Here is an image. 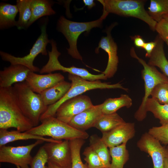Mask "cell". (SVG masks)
I'll return each instance as SVG.
<instances>
[{
	"label": "cell",
	"mask_w": 168,
	"mask_h": 168,
	"mask_svg": "<svg viewBox=\"0 0 168 168\" xmlns=\"http://www.w3.org/2000/svg\"><path fill=\"white\" fill-rule=\"evenodd\" d=\"M33 127L19 106L13 86L0 87V129L13 128L25 132Z\"/></svg>",
	"instance_id": "cell-1"
},
{
	"label": "cell",
	"mask_w": 168,
	"mask_h": 168,
	"mask_svg": "<svg viewBox=\"0 0 168 168\" xmlns=\"http://www.w3.org/2000/svg\"><path fill=\"white\" fill-rule=\"evenodd\" d=\"M68 79L71 81V87L64 96L55 103L48 106L46 111L42 115L40 121L49 117L55 116L56 111L62 103L71 98L81 95L89 90L95 89H120L126 91L128 89L124 87L122 84L118 83L110 84L102 82L100 80L91 81L72 74H69Z\"/></svg>",
	"instance_id": "cell-2"
},
{
	"label": "cell",
	"mask_w": 168,
	"mask_h": 168,
	"mask_svg": "<svg viewBox=\"0 0 168 168\" xmlns=\"http://www.w3.org/2000/svg\"><path fill=\"white\" fill-rule=\"evenodd\" d=\"M108 13L103 11L102 15L97 20L86 22L73 21L60 16L58 21L57 28L67 40L69 47L67 49L68 53L73 58L82 60V58L77 47V40L80 35L84 32H90L95 27H101L103 21Z\"/></svg>",
	"instance_id": "cell-3"
},
{
	"label": "cell",
	"mask_w": 168,
	"mask_h": 168,
	"mask_svg": "<svg viewBox=\"0 0 168 168\" xmlns=\"http://www.w3.org/2000/svg\"><path fill=\"white\" fill-rule=\"evenodd\" d=\"M13 86L23 114L33 127L37 126L48 106L44 104L40 95L32 91L26 81L15 83Z\"/></svg>",
	"instance_id": "cell-4"
},
{
	"label": "cell",
	"mask_w": 168,
	"mask_h": 168,
	"mask_svg": "<svg viewBox=\"0 0 168 168\" xmlns=\"http://www.w3.org/2000/svg\"><path fill=\"white\" fill-rule=\"evenodd\" d=\"M41 124L26 131L34 135L50 137L57 140L69 141L77 138L86 139L89 135L85 131L78 130L62 122L55 116L46 119Z\"/></svg>",
	"instance_id": "cell-5"
},
{
	"label": "cell",
	"mask_w": 168,
	"mask_h": 168,
	"mask_svg": "<svg viewBox=\"0 0 168 168\" xmlns=\"http://www.w3.org/2000/svg\"><path fill=\"white\" fill-rule=\"evenodd\" d=\"M103 11L126 17H132L147 23L153 31H155L157 22L152 19L146 10V1L142 0H99Z\"/></svg>",
	"instance_id": "cell-6"
},
{
	"label": "cell",
	"mask_w": 168,
	"mask_h": 168,
	"mask_svg": "<svg viewBox=\"0 0 168 168\" xmlns=\"http://www.w3.org/2000/svg\"><path fill=\"white\" fill-rule=\"evenodd\" d=\"M131 56L136 59L142 65L141 77L144 81V95L142 103L134 114L135 118L138 121L145 119L147 112L145 110L146 102L154 87L157 84L168 82V77L159 72L155 67L150 66L137 55L134 48L132 47L130 50Z\"/></svg>",
	"instance_id": "cell-7"
},
{
	"label": "cell",
	"mask_w": 168,
	"mask_h": 168,
	"mask_svg": "<svg viewBox=\"0 0 168 168\" xmlns=\"http://www.w3.org/2000/svg\"><path fill=\"white\" fill-rule=\"evenodd\" d=\"M46 27L47 22H46L41 26V34L30 49L29 54L23 57H16L1 51L0 55L2 59L9 62L11 64H20L24 66L32 72H39L40 69L33 65V62L38 54H41L43 55H47L48 54L46 46L49 43H50V40L48 38Z\"/></svg>",
	"instance_id": "cell-8"
},
{
	"label": "cell",
	"mask_w": 168,
	"mask_h": 168,
	"mask_svg": "<svg viewBox=\"0 0 168 168\" xmlns=\"http://www.w3.org/2000/svg\"><path fill=\"white\" fill-rule=\"evenodd\" d=\"M50 44L52 49L51 51H48L49 60L47 63L40 69L39 72L40 74L49 73L56 71H61L63 72H67L69 74L78 76L91 81L107 79L103 73L93 74L85 68L74 66L67 67L62 65L58 60V58L61 54L57 49L55 41L53 40H51Z\"/></svg>",
	"instance_id": "cell-9"
},
{
	"label": "cell",
	"mask_w": 168,
	"mask_h": 168,
	"mask_svg": "<svg viewBox=\"0 0 168 168\" xmlns=\"http://www.w3.org/2000/svg\"><path fill=\"white\" fill-rule=\"evenodd\" d=\"M44 141L37 140L35 142L26 146H2L0 147V162L8 163L21 168H30L33 157L30 153L35 147Z\"/></svg>",
	"instance_id": "cell-10"
},
{
	"label": "cell",
	"mask_w": 168,
	"mask_h": 168,
	"mask_svg": "<svg viewBox=\"0 0 168 168\" xmlns=\"http://www.w3.org/2000/svg\"><path fill=\"white\" fill-rule=\"evenodd\" d=\"M137 145L141 151L151 157L154 168H164L165 159L168 158V147L162 146L148 132L142 135Z\"/></svg>",
	"instance_id": "cell-11"
},
{
	"label": "cell",
	"mask_w": 168,
	"mask_h": 168,
	"mask_svg": "<svg viewBox=\"0 0 168 168\" xmlns=\"http://www.w3.org/2000/svg\"><path fill=\"white\" fill-rule=\"evenodd\" d=\"M93 105L88 96L80 95L62 103L57 109L55 117L68 124L74 117Z\"/></svg>",
	"instance_id": "cell-12"
},
{
	"label": "cell",
	"mask_w": 168,
	"mask_h": 168,
	"mask_svg": "<svg viewBox=\"0 0 168 168\" xmlns=\"http://www.w3.org/2000/svg\"><path fill=\"white\" fill-rule=\"evenodd\" d=\"M117 24L116 22L114 23L106 29L105 30L106 36L101 38L98 46L95 50L96 53H98L99 49L101 48L108 54V59L107 65L103 72L107 79L113 77L115 75L118 69L119 62L117 55V45L114 40L111 33L112 29Z\"/></svg>",
	"instance_id": "cell-13"
},
{
	"label": "cell",
	"mask_w": 168,
	"mask_h": 168,
	"mask_svg": "<svg viewBox=\"0 0 168 168\" xmlns=\"http://www.w3.org/2000/svg\"><path fill=\"white\" fill-rule=\"evenodd\" d=\"M46 152L48 161L61 167L71 165L72 155L70 141L48 142L43 146Z\"/></svg>",
	"instance_id": "cell-14"
},
{
	"label": "cell",
	"mask_w": 168,
	"mask_h": 168,
	"mask_svg": "<svg viewBox=\"0 0 168 168\" xmlns=\"http://www.w3.org/2000/svg\"><path fill=\"white\" fill-rule=\"evenodd\" d=\"M101 138L109 147L127 143L132 139L135 133L133 123H125L108 132L103 133Z\"/></svg>",
	"instance_id": "cell-15"
},
{
	"label": "cell",
	"mask_w": 168,
	"mask_h": 168,
	"mask_svg": "<svg viewBox=\"0 0 168 168\" xmlns=\"http://www.w3.org/2000/svg\"><path fill=\"white\" fill-rule=\"evenodd\" d=\"M64 80V76L60 73L39 74L31 71L25 81L32 91L40 94Z\"/></svg>",
	"instance_id": "cell-16"
},
{
	"label": "cell",
	"mask_w": 168,
	"mask_h": 168,
	"mask_svg": "<svg viewBox=\"0 0 168 168\" xmlns=\"http://www.w3.org/2000/svg\"><path fill=\"white\" fill-rule=\"evenodd\" d=\"M101 106V104L93 105L74 117L68 124L82 131L94 127L98 119L103 114Z\"/></svg>",
	"instance_id": "cell-17"
},
{
	"label": "cell",
	"mask_w": 168,
	"mask_h": 168,
	"mask_svg": "<svg viewBox=\"0 0 168 168\" xmlns=\"http://www.w3.org/2000/svg\"><path fill=\"white\" fill-rule=\"evenodd\" d=\"M31 71L20 64H11L0 71V87H7L26 81Z\"/></svg>",
	"instance_id": "cell-18"
},
{
	"label": "cell",
	"mask_w": 168,
	"mask_h": 168,
	"mask_svg": "<svg viewBox=\"0 0 168 168\" xmlns=\"http://www.w3.org/2000/svg\"><path fill=\"white\" fill-rule=\"evenodd\" d=\"M28 139L40 140L47 142H59L62 140H57L52 138L36 135L26 132L18 130L9 131L7 129H0V147L9 143L18 140Z\"/></svg>",
	"instance_id": "cell-19"
},
{
	"label": "cell",
	"mask_w": 168,
	"mask_h": 168,
	"mask_svg": "<svg viewBox=\"0 0 168 168\" xmlns=\"http://www.w3.org/2000/svg\"><path fill=\"white\" fill-rule=\"evenodd\" d=\"M155 40L156 46L149 57L148 64L160 68L163 73L168 77V60L164 49V41L158 35Z\"/></svg>",
	"instance_id": "cell-20"
},
{
	"label": "cell",
	"mask_w": 168,
	"mask_h": 168,
	"mask_svg": "<svg viewBox=\"0 0 168 168\" xmlns=\"http://www.w3.org/2000/svg\"><path fill=\"white\" fill-rule=\"evenodd\" d=\"M71 85V83L64 80L42 92L40 94L44 104L48 106L57 102L68 92Z\"/></svg>",
	"instance_id": "cell-21"
},
{
	"label": "cell",
	"mask_w": 168,
	"mask_h": 168,
	"mask_svg": "<svg viewBox=\"0 0 168 168\" xmlns=\"http://www.w3.org/2000/svg\"><path fill=\"white\" fill-rule=\"evenodd\" d=\"M52 2L49 0H31L30 4L31 16L27 28L42 17L55 14V11L52 7Z\"/></svg>",
	"instance_id": "cell-22"
},
{
	"label": "cell",
	"mask_w": 168,
	"mask_h": 168,
	"mask_svg": "<svg viewBox=\"0 0 168 168\" xmlns=\"http://www.w3.org/2000/svg\"><path fill=\"white\" fill-rule=\"evenodd\" d=\"M132 104V100L130 97L127 94H122L119 97L106 99L101 104L102 111L103 114H112L123 107L129 108Z\"/></svg>",
	"instance_id": "cell-23"
},
{
	"label": "cell",
	"mask_w": 168,
	"mask_h": 168,
	"mask_svg": "<svg viewBox=\"0 0 168 168\" xmlns=\"http://www.w3.org/2000/svg\"><path fill=\"white\" fill-rule=\"evenodd\" d=\"M18 12L16 5L2 2L0 5V29L16 26V16Z\"/></svg>",
	"instance_id": "cell-24"
},
{
	"label": "cell",
	"mask_w": 168,
	"mask_h": 168,
	"mask_svg": "<svg viewBox=\"0 0 168 168\" xmlns=\"http://www.w3.org/2000/svg\"><path fill=\"white\" fill-rule=\"evenodd\" d=\"M125 122L116 112L103 114L98 119L94 127L103 133L109 131Z\"/></svg>",
	"instance_id": "cell-25"
},
{
	"label": "cell",
	"mask_w": 168,
	"mask_h": 168,
	"mask_svg": "<svg viewBox=\"0 0 168 168\" xmlns=\"http://www.w3.org/2000/svg\"><path fill=\"white\" fill-rule=\"evenodd\" d=\"M90 147L98 155L102 161L105 168H110V155L108 147L101 138L95 134L89 138Z\"/></svg>",
	"instance_id": "cell-26"
},
{
	"label": "cell",
	"mask_w": 168,
	"mask_h": 168,
	"mask_svg": "<svg viewBox=\"0 0 168 168\" xmlns=\"http://www.w3.org/2000/svg\"><path fill=\"white\" fill-rule=\"evenodd\" d=\"M145 110L152 112L158 119L161 125L168 124V104H161L152 98L148 99L145 105Z\"/></svg>",
	"instance_id": "cell-27"
},
{
	"label": "cell",
	"mask_w": 168,
	"mask_h": 168,
	"mask_svg": "<svg viewBox=\"0 0 168 168\" xmlns=\"http://www.w3.org/2000/svg\"><path fill=\"white\" fill-rule=\"evenodd\" d=\"M126 143L109 148L112 162L110 168H123L129 159V153Z\"/></svg>",
	"instance_id": "cell-28"
},
{
	"label": "cell",
	"mask_w": 168,
	"mask_h": 168,
	"mask_svg": "<svg viewBox=\"0 0 168 168\" xmlns=\"http://www.w3.org/2000/svg\"><path fill=\"white\" fill-rule=\"evenodd\" d=\"M31 0H17L16 5L19 13L18 20L16 26L19 30L27 28V25L31 18L30 4Z\"/></svg>",
	"instance_id": "cell-29"
},
{
	"label": "cell",
	"mask_w": 168,
	"mask_h": 168,
	"mask_svg": "<svg viewBox=\"0 0 168 168\" xmlns=\"http://www.w3.org/2000/svg\"><path fill=\"white\" fill-rule=\"evenodd\" d=\"M148 10L149 15L157 22L168 13V0H151Z\"/></svg>",
	"instance_id": "cell-30"
},
{
	"label": "cell",
	"mask_w": 168,
	"mask_h": 168,
	"mask_svg": "<svg viewBox=\"0 0 168 168\" xmlns=\"http://www.w3.org/2000/svg\"><path fill=\"white\" fill-rule=\"evenodd\" d=\"M71 155V168H89L87 165L84 164L80 156L82 147L85 143L84 139L77 138L69 141Z\"/></svg>",
	"instance_id": "cell-31"
},
{
	"label": "cell",
	"mask_w": 168,
	"mask_h": 168,
	"mask_svg": "<svg viewBox=\"0 0 168 168\" xmlns=\"http://www.w3.org/2000/svg\"><path fill=\"white\" fill-rule=\"evenodd\" d=\"M150 96L160 104H168V82L156 85Z\"/></svg>",
	"instance_id": "cell-32"
},
{
	"label": "cell",
	"mask_w": 168,
	"mask_h": 168,
	"mask_svg": "<svg viewBox=\"0 0 168 168\" xmlns=\"http://www.w3.org/2000/svg\"><path fill=\"white\" fill-rule=\"evenodd\" d=\"M83 155L89 168H105L100 158L90 146L85 148Z\"/></svg>",
	"instance_id": "cell-33"
},
{
	"label": "cell",
	"mask_w": 168,
	"mask_h": 168,
	"mask_svg": "<svg viewBox=\"0 0 168 168\" xmlns=\"http://www.w3.org/2000/svg\"><path fill=\"white\" fill-rule=\"evenodd\" d=\"M148 133L161 143L168 145V124L159 127H153Z\"/></svg>",
	"instance_id": "cell-34"
},
{
	"label": "cell",
	"mask_w": 168,
	"mask_h": 168,
	"mask_svg": "<svg viewBox=\"0 0 168 168\" xmlns=\"http://www.w3.org/2000/svg\"><path fill=\"white\" fill-rule=\"evenodd\" d=\"M48 162L46 152L43 146L39 149L35 156L33 157L30 165V168H48L46 164Z\"/></svg>",
	"instance_id": "cell-35"
},
{
	"label": "cell",
	"mask_w": 168,
	"mask_h": 168,
	"mask_svg": "<svg viewBox=\"0 0 168 168\" xmlns=\"http://www.w3.org/2000/svg\"><path fill=\"white\" fill-rule=\"evenodd\" d=\"M155 30L164 42L168 43V21L162 19L157 22Z\"/></svg>",
	"instance_id": "cell-36"
},
{
	"label": "cell",
	"mask_w": 168,
	"mask_h": 168,
	"mask_svg": "<svg viewBox=\"0 0 168 168\" xmlns=\"http://www.w3.org/2000/svg\"><path fill=\"white\" fill-rule=\"evenodd\" d=\"M156 45V42L154 40V41H152L145 43L142 48L146 51L145 57L149 58L151 55L153 50L155 48Z\"/></svg>",
	"instance_id": "cell-37"
},
{
	"label": "cell",
	"mask_w": 168,
	"mask_h": 168,
	"mask_svg": "<svg viewBox=\"0 0 168 168\" xmlns=\"http://www.w3.org/2000/svg\"><path fill=\"white\" fill-rule=\"evenodd\" d=\"M135 46L138 47L142 48L145 42L140 35H136L132 37Z\"/></svg>",
	"instance_id": "cell-38"
},
{
	"label": "cell",
	"mask_w": 168,
	"mask_h": 168,
	"mask_svg": "<svg viewBox=\"0 0 168 168\" xmlns=\"http://www.w3.org/2000/svg\"><path fill=\"white\" fill-rule=\"evenodd\" d=\"M83 1L85 4L84 7L87 6L89 9L92 8L96 5V4L93 0H83Z\"/></svg>",
	"instance_id": "cell-39"
},
{
	"label": "cell",
	"mask_w": 168,
	"mask_h": 168,
	"mask_svg": "<svg viewBox=\"0 0 168 168\" xmlns=\"http://www.w3.org/2000/svg\"><path fill=\"white\" fill-rule=\"evenodd\" d=\"M47 167L48 168H71V165L67 167H61L48 161L47 163Z\"/></svg>",
	"instance_id": "cell-40"
},
{
	"label": "cell",
	"mask_w": 168,
	"mask_h": 168,
	"mask_svg": "<svg viewBox=\"0 0 168 168\" xmlns=\"http://www.w3.org/2000/svg\"><path fill=\"white\" fill-rule=\"evenodd\" d=\"M164 168H168V158H166L165 159Z\"/></svg>",
	"instance_id": "cell-41"
},
{
	"label": "cell",
	"mask_w": 168,
	"mask_h": 168,
	"mask_svg": "<svg viewBox=\"0 0 168 168\" xmlns=\"http://www.w3.org/2000/svg\"><path fill=\"white\" fill-rule=\"evenodd\" d=\"M162 18L168 21V13L167 14L163 15Z\"/></svg>",
	"instance_id": "cell-42"
},
{
	"label": "cell",
	"mask_w": 168,
	"mask_h": 168,
	"mask_svg": "<svg viewBox=\"0 0 168 168\" xmlns=\"http://www.w3.org/2000/svg\"><path fill=\"white\" fill-rule=\"evenodd\" d=\"M16 168H21L19 166H16Z\"/></svg>",
	"instance_id": "cell-43"
},
{
	"label": "cell",
	"mask_w": 168,
	"mask_h": 168,
	"mask_svg": "<svg viewBox=\"0 0 168 168\" xmlns=\"http://www.w3.org/2000/svg\"><path fill=\"white\" fill-rule=\"evenodd\" d=\"M166 44H167V46H168V43Z\"/></svg>",
	"instance_id": "cell-44"
}]
</instances>
